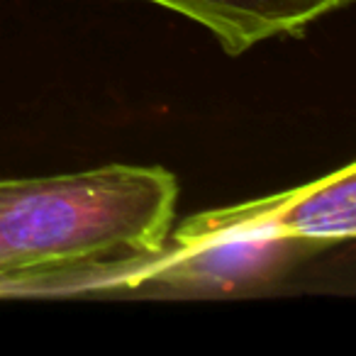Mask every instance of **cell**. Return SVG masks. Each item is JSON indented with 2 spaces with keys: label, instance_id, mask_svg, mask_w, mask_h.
I'll use <instances>...</instances> for the list:
<instances>
[{
  "label": "cell",
  "instance_id": "6da1fadb",
  "mask_svg": "<svg viewBox=\"0 0 356 356\" xmlns=\"http://www.w3.org/2000/svg\"><path fill=\"white\" fill-rule=\"evenodd\" d=\"M178 181L161 166L0 181V291L64 276L120 278L171 234Z\"/></svg>",
  "mask_w": 356,
  "mask_h": 356
},
{
  "label": "cell",
  "instance_id": "3957f363",
  "mask_svg": "<svg viewBox=\"0 0 356 356\" xmlns=\"http://www.w3.org/2000/svg\"><path fill=\"white\" fill-rule=\"evenodd\" d=\"M268 232L288 234L317 247L349 242L356 234V171L354 163L341 171L312 181L286 193L268 195L252 203L208 210L186 220L173 234V247L198 242L227 232Z\"/></svg>",
  "mask_w": 356,
  "mask_h": 356
},
{
  "label": "cell",
  "instance_id": "7a4b0ae2",
  "mask_svg": "<svg viewBox=\"0 0 356 356\" xmlns=\"http://www.w3.org/2000/svg\"><path fill=\"white\" fill-rule=\"evenodd\" d=\"M322 247L268 229L227 232L184 247H163L149 261L127 268L118 281L154 293L242 296L278 281Z\"/></svg>",
  "mask_w": 356,
  "mask_h": 356
},
{
  "label": "cell",
  "instance_id": "277c9868",
  "mask_svg": "<svg viewBox=\"0 0 356 356\" xmlns=\"http://www.w3.org/2000/svg\"><path fill=\"white\" fill-rule=\"evenodd\" d=\"M203 25L229 56L273 37H298L351 0H144Z\"/></svg>",
  "mask_w": 356,
  "mask_h": 356
}]
</instances>
